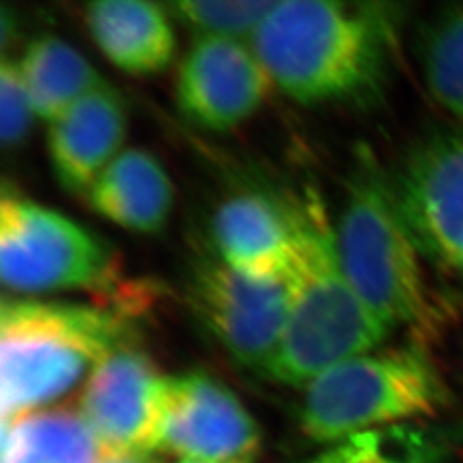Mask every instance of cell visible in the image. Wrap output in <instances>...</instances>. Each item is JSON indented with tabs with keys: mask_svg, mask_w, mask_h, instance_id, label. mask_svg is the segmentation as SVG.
I'll list each match as a JSON object with an SVG mask.
<instances>
[{
	"mask_svg": "<svg viewBox=\"0 0 463 463\" xmlns=\"http://www.w3.org/2000/svg\"><path fill=\"white\" fill-rule=\"evenodd\" d=\"M398 5L277 2L250 38L271 81L302 105H373L395 55Z\"/></svg>",
	"mask_w": 463,
	"mask_h": 463,
	"instance_id": "cell-1",
	"label": "cell"
},
{
	"mask_svg": "<svg viewBox=\"0 0 463 463\" xmlns=\"http://www.w3.org/2000/svg\"><path fill=\"white\" fill-rule=\"evenodd\" d=\"M294 232L287 275L290 309L280 345L263 376L306 386L326 369L380 347L392 328L352 288L338 256L335 225L313 189L285 201Z\"/></svg>",
	"mask_w": 463,
	"mask_h": 463,
	"instance_id": "cell-2",
	"label": "cell"
},
{
	"mask_svg": "<svg viewBox=\"0 0 463 463\" xmlns=\"http://www.w3.org/2000/svg\"><path fill=\"white\" fill-rule=\"evenodd\" d=\"M136 344L133 316L109 306L4 298L0 412L14 420L66 395L101 359Z\"/></svg>",
	"mask_w": 463,
	"mask_h": 463,
	"instance_id": "cell-3",
	"label": "cell"
},
{
	"mask_svg": "<svg viewBox=\"0 0 463 463\" xmlns=\"http://www.w3.org/2000/svg\"><path fill=\"white\" fill-rule=\"evenodd\" d=\"M449 398L447 383L422 348L373 350L306 384L298 426L309 441L330 447L365 430L438 414Z\"/></svg>",
	"mask_w": 463,
	"mask_h": 463,
	"instance_id": "cell-4",
	"label": "cell"
},
{
	"mask_svg": "<svg viewBox=\"0 0 463 463\" xmlns=\"http://www.w3.org/2000/svg\"><path fill=\"white\" fill-rule=\"evenodd\" d=\"M335 235L345 277L373 315L392 330L424 319L419 250L400 215L392 179L369 149L355 155Z\"/></svg>",
	"mask_w": 463,
	"mask_h": 463,
	"instance_id": "cell-5",
	"label": "cell"
},
{
	"mask_svg": "<svg viewBox=\"0 0 463 463\" xmlns=\"http://www.w3.org/2000/svg\"><path fill=\"white\" fill-rule=\"evenodd\" d=\"M0 279L26 294L88 290L133 317L149 300L148 288L124 281L116 249L105 239L7 187L0 199Z\"/></svg>",
	"mask_w": 463,
	"mask_h": 463,
	"instance_id": "cell-6",
	"label": "cell"
},
{
	"mask_svg": "<svg viewBox=\"0 0 463 463\" xmlns=\"http://www.w3.org/2000/svg\"><path fill=\"white\" fill-rule=\"evenodd\" d=\"M390 179L419 254L463 281V129L417 141Z\"/></svg>",
	"mask_w": 463,
	"mask_h": 463,
	"instance_id": "cell-7",
	"label": "cell"
},
{
	"mask_svg": "<svg viewBox=\"0 0 463 463\" xmlns=\"http://www.w3.org/2000/svg\"><path fill=\"white\" fill-rule=\"evenodd\" d=\"M187 302L237 364L265 373L288 319L287 281L252 279L220 260H203L187 281Z\"/></svg>",
	"mask_w": 463,
	"mask_h": 463,
	"instance_id": "cell-8",
	"label": "cell"
},
{
	"mask_svg": "<svg viewBox=\"0 0 463 463\" xmlns=\"http://www.w3.org/2000/svg\"><path fill=\"white\" fill-rule=\"evenodd\" d=\"M168 376L136 344L101 359L84 383L80 414L101 455L158 451Z\"/></svg>",
	"mask_w": 463,
	"mask_h": 463,
	"instance_id": "cell-9",
	"label": "cell"
},
{
	"mask_svg": "<svg viewBox=\"0 0 463 463\" xmlns=\"http://www.w3.org/2000/svg\"><path fill=\"white\" fill-rule=\"evenodd\" d=\"M261 430L242 400L206 373L168 376L158 451L181 460L252 462Z\"/></svg>",
	"mask_w": 463,
	"mask_h": 463,
	"instance_id": "cell-10",
	"label": "cell"
},
{
	"mask_svg": "<svg viewBox=\"0 0 463 463\" xmlns=\"http://www.w3.org/2000/svg\"><path fill=\"white\" fill-rule=\"evenodd\" d=\"M271 83L252 47L229 38H196L177 69L175 103L193 126L225 133L261 109Z\"/></svg>",
	"mask_w": 463,
	"mask_h": 463,
	"instance_id": "cell-11",
	"label": "cell"
},
{
	"mask_svg": "<svg viewBox=\"0 0 463 463\" xmlns=\"http://www.w3.org/2000/svg\"><path fill=\"white\" fill-rule=\"evenodd\" d=\"M128 116L122 97L109 83L86 93L50 122V165L69 194H84L126 139Z\"/></svg>",
	"mask_w": 463,
	"mask_h": 463,
	"instance_id": "cell-12",
	"label": "cell"
},
{
	"mask_svg": "<svg viewBox=\"0 0 463 463\" xmlns=\"http://www.w3.org/2000/svg\"><path fill=\"white\" fill-rule=\"evenodd\" d=\"M218 260L260 280H285L294 258V232L285 201L261 193L225 199L212 220Z\"/></svg>",
	"mask_w": 463,
	"mask_h": 463,
	"instance_id": "cell-13",
	"label": "cell"
},
{
	"mask_svg": "<svg viewBox=\"0 0 463 463\" xmlns=\"http://www.w3.org/2000/svg\"><path fill=\"white\" fill-rule=\"evenodd\" d=\"M172 17L164 4L99 0L84 9L88 32L103 55L124 72L149 76L170 66L175 53Z\"/></svg>",
	"mask_w": 463,
	"mask_h": 463,
	"instance_id": "cell-14",
	"label": "cell"
},
{
	"mask_svg": "<svg viewBox=\"0 0 463 463\" xmlns=\"http://www.w3.org/2000/svg\"><path fill=\"white\" fill-rule=\"evenodd\" d=\"M93 212L126 231L156 233L174 208V187L146 149H122L86 193Z\"/></svg>",
	"mask_w": 463,
	"mask_h": 463,
	"instance_id": "cell-15",
	"label": "cell"
},
{
	"mask_svg": "<svg viewBox=\"0 0 463 463\" xmlns=\"http://www.w3.org/2000/svg\"><path fill=\"white\" fill-rule=\"evenodd\" d=\"M16 64L34 116L49 122L105 83L86 57L55 34L33 38Z\"/></svg>",
	"mask_w": 463,
	"mask_h": 463,
	"instance_id": "cell-16",
	"label": "cell"
},
{
	"mask_svg": "<svg viewBox=\"0 0 463 463\" xmlns=\"http://www.w3.org/2000/svg\"><path fill=\"white\" fill-rule=\"evenodd\" d=\"M99 457L80 411L42 409L2 420V463H99Z\"/></svg>",
	"mask_w": 463,
	"mask_h": 463,
	"instance_id": "cell-17",
	"label": "cell"
},
{
	"mask_svg": "<svg viewBox=\"0 0 463 463\" xmlns=\"http://www.w3.org/2000/svg\"><path fill=\"white\" fill-rule=\"evenodd\" d=\"M417 57L430 97L463 122V2L439 9L424 23Z\"/></svg>",
	"mask_w": 463,
	"mask_h": 463,
	"instance_id": "cell-18",
	"label": "cell"
},
{
	"mask_svg": "<svg viewBox=\"0 0 463 463\" xmlns=\"http://www.w3.org/2000/svg\"><path fill=\"white\" fill-rule=\"evenodd\" d=\"M443 449L428 432L400 424L333 443L302 463H441Z\"/></svg>",
	"mask_w": 463,
	"mask_h": 463,
	"instance_id": "cell-19",
	"label": "cell"
},
{
	"mask_svg": "<svg viewBox=\"0 0 463 463\" xmlns=\"http://www.w3.org/2000/svg\"><path fill=\"white\" fill-rule=\"evenodd\" d=\"M279 0H174L166 13L198 38L239 40L258 30Z\"/></svg>",
	"mask_w": 463,
	"mask_h": 463,
	"instance_id": "cell-20",
	"label": "cell"
},
{
	"mask_svg": "<svg viewBox=\"0 0 463 463\" xmlns=\"http://www.w3.org/2000/svg\"><path fill=\"white\" fill-rule=\"evenodd\" d=\"M34 110L14 61L0 64V141L5 149L21 146L33 126Z\"/></svg>",
	"mask_w": 463,
	"mask_h": 463,
	"instance_id": "cell-21",
	"label": "cell"
},
{
	"mask_svg": "<svg viewBox=\"0 0 463 463\" xmlns=\"http://www.w3.org/2000/svg\"><path fill=\"white\" fill-rule=\"evenodd\" d=\"M99 463H158L155 462L149 455H137V453H124V455H101Z\"/></svg>",
	"mask_w": 463,
	"mask_h": 463,
	"instance_id": "cell-22",
	"label": "cell"
},
{
	"mask_svg": "<svg viewBox=\"0 0 463 463\" xmlns=\"http://www.w3.org/2000/svg\"><path fill=\"white\" fill-rule=\"evenodd\" d=\"M177 463H252V462H201V460H179Z\"/></svg>",
	"mask_w": 463,
	"mask_h": 463,
	"instance_id": "cell-23",
	"label": "cell"
}]
</instances>
